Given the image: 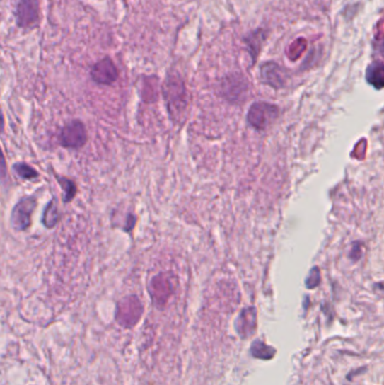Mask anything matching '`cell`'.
Masks as SVG:
<instances>
[{"instance_id":"cell-1","label":"cell","mask_w":384,"mask_h":385,"mask_svg":"<svg viewBox=\"0 0 384 385\" xmlns=\"http://www.w3.org/2000/svg\"><path fill=\"white\" fill-rule=\"evenodd\" d=\"M163 96L168 105L172 115L176 114L178 119L186 110V88L180 78L169 76L163 85Z\"/></svg>"},{"instance_id":"cell-2","label":"cell","mask_w":384,"mask_h":385,"mask_svg":"<svg viewBox=\"0 0 384 385\" xmlns=\"http://www.w3.org/2000/svg\"><path fill=\"white\" fill-rule=\"evenodd\" d=\"M15 16L17 26L22 30L35 28L41 20L39 0H18Z\"/></svg>"},{"instance_id":"cell-3","label":"cell","mask_w":384,"mask_h":385,"mask_svg":"<svg viewBox=\"0 0 384 385\" xmlns=\"http://www.w3.org/2000/svg\"><path fill=\"white\" fill-rule=\"evenodd\" d=\"M279 116V108L269 103L258 102L252 105L249 110L248 122L255 129H267Z\"/></svg>"},{"instance_id":"cell-4","label":"cell","mask_w":384,"mask_h":385,"mask_svg":"<svg viewBox=\"0 0 384 385\" xmlns=\"http://www.w3.org/2000/svg\"><path fill=\"white\" fill-rule=\"evenodd\" d=\"M36 198L34 196H26L23 197L18 203L15 205L11 215V224L16 231H24L30 228L32 223V215L35 211Z\"/></svg>"},{"instance_id":"cell-5","label":"cell","mask_w":384,"mask_h":385,"mask_svg":"<svg viewBox=\"0 0 384 385\" xmlns=\"http://www.w3.org/2000/svg\"><path fill=\"white\" fill-rule=\"evenodd\" d=\"M141 314L142 306L138 297H127L117 303L115 320L122 327L131 328L136 325Z\"/></svg>"},{"instance_id":"cell-6","label":"cell","mask_w":384,"mask_h":385,"mask_svg":"<svg viewBox=\"0 0 384 385\" xmlns=\"http://www.w3.org/2000/svg\"><path fill=\"white\" fill-rule=\"evenodd\" d=\"M87 142L86 127L81 121L70 122L61 131L60 144L64 148H83Z\"/></svg>"},{"instance_id":"cell-7","label":"cell","mask_w":384,"mask_h":385,"mask_svg":"<svg viewBox=\"0 0 384 385\" xmlns=\"http://www.w3.org/2000/svg\"><path fill=\"white\" fill-rule=\"evenodd\" d=\"M91 77L98 85H112L119 78V70L113 60L110 57H105L91 67Z\"/></svg>"},{"instance_id":"cell-8","label":"cell","mask_w":384,"mask_h":385,"mask_svg":"<svg viewBox=\"0 0 384 385\" xmlns=\"http://www.w3.org/2000/svg\"><path fill=\"white\" fill-rule=\"evenodd\" d=\"M262 77L264 81L274 88H279L284 86V74L277 64H266L262 67Z\"/></svg>"},{"instance_id":"cell-9","label":"cell","mask_w":384,"mask_h":385,"mask_svg":"<svg viewBox=\"0 0 384 385\" xmlns=\"http://www.w3.org/2000/svg\"><path fill=\"white\" fill-rule=\"evenodd\" d=\"M224 91L227 93L228 96L233 98H238L239 94H243L247 91L246 83L245 80H241V78L231 77L230 79L226 80L223 85Z\"/></svg>"},{"instance_id":"cell-10","label":"cell","mask_w":384,"mask_h":385,"mask_svg":"<svg viewBox=\"0 0 384 385\" xmlns=\"http://www.w3.org/2000/svg\"><path fill=\"white\" fill-rule=\"evenodd\" d=\"M59 219H60V214H59L58 207H57L56 201L52 200L45 207V214H43V224L47 229L54 228L57 223L59 222Z\"/></svg>"},{"instance_id":"cell-11","label":"cell","mask_w":384,"mask_h":385,"mask_svg":"<svg viewBox=\"0 0 384 385\" xmlns=\"http://www.w3.org/2000/svg\"><path fill=\"white\" fill-rule=\"evenodd\" d=\"M366 78L368 83L376 86L378 88L381 89L383 85V66L381 62H376L368 67V72H366Z\"/></svg>"},{"instance_id":"cell-12","label":"cell","mask_w":384,"mask_h":385,"mask_svg":"<svg viewBox=\"0 0 384 385\" xmlns=\"http://www.w3.org/2000/svg\"><path fill=\"white\" fill-rule=\"evenodd\" d=\"M59 183H60L61 188H64V201L66 203H69L72 198L75 197L76 192H77V186H76L75 182L71 179L66 178V177H62V178H58Z\"/></svg>"},{"instance_id":"cell-13","label":"cell","mask_w":384,"mask_h":385,"mask_svg":"<svg viewBox=\"0 0 384 385\" xmlns=\"http://www.w3.org/2000/svg\"><path fill=\"white\" fill-rule=\"evenodd\" d=\"M14 171H16L18 176L24 179H34L39 176V173L35 169L24 163H15Z\"/></svg>"},{"instance_id":"cell-14","label":"cell","mask_w":384,"mask_h":385,"mask_svg":"<svg viewBox=\"0 0 384 385\" xmlns=\"http://www.w3.org/2000/svg\"><path fill=\"white\" fill-rule=\"evenodd\" d=\"M7 176V163H6L5 156H4L3 150L0 148V180L6 178Z\"/></svg>"},{"instance_id":"cell-15","label":"cell","mask_w":384,"mask_h":385,"mask_svg":"<svg viewBox=\"0 0 384 385\" xmlns=\"http://www.w3.org/2000/svg\"><path fill=\"white\" fill-rule=\"evenodd\" d=\"M4 125H5V122H4V115L1 112H0V133L4 131Z\"/></svg>"}]
</instances>
